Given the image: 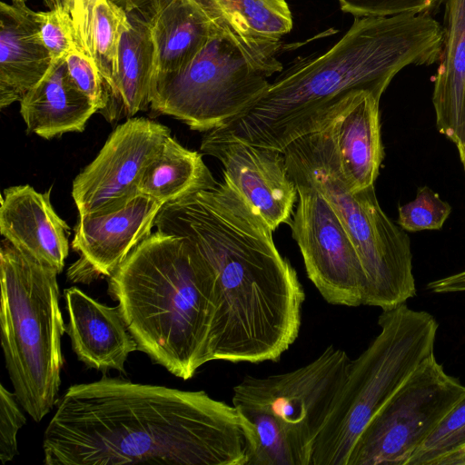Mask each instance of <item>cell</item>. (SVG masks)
Returning <instances> with one entry per match:
<instances>
[{
	"mask_svg": "<svg viewBox=\"0 0 465 465\" xmlns=\"http://www.w3.org/2000/svg\"><path fill=\"white\" fill-rule=\"evenodd\" d=\"M154 226L183 237L213 276L212 361H278L299 335L305 293L263 219L223 180L163 204Z\"/></svg>",
	"mask_w": 465,
	"mask_h": 465,
	"instance_id": "6da1fadb",
	"label": "cell"
},
{
	"mask_svg": "<svg viewBox=\"0 0 465 465\" xmlns=\"http://www.w3.org/2000/svg\"><path fill=\"white\" fill-rule=\"evenodd\" d=\"M46 465H246L238 411L203 391L103 377L58 398Z\"/></svg>",
	"mask_w": 465,
	"mask_h": 465,
	"instance_id": "7a4b0ae2",
	"label": "cell"
},
{
	"mask_svg": "<svg viewBox=\"0 0 465 465\" xmlns=\"http://www.w3.org/2000/svg\"><path fill=\"white\" fill-rule=\"evenodd\" d=\"M443 27L429 14L354 17L329 50L282 72L252 104L203 136L283 152L324 129L355 91L381 97L404 67L438 62Z\"/></svg>",
	"mask_w": 465,
	"mask_h": 465,
	"instance_id": "3957f363",
	"label": "cell"
},
{
	"mask_svg": "<svg viewBox=\"0 0 465 465\" xmlns=\"http://www.w3.org/2000/svg\"><path fill=\"white\" fill-rule=\"evenodd\" d=\"M138 350L184 381L212 361L213 276L186 241L156 231L109 277Z\"/></svg>",
	"mask_w": 465,
	"mask_h": 465,
	"instance_id": "277c9868",
	"label": "cell"
},
{
	"mask_svg": "<svg viewBox=\"0 0 465 465\" xmlns=\"http://www.w3.org/2000/svg\"><path fill=\"white\" fill-rule=\"evenodd\" d=\"M1 342L14 393L38 422L55 406L65 325L55 270L4 239L0 249Z\"/></svg>",
	"mask_w": 465,
	"mask_h": 465,
	"instance_id": "5b68a950",
	"label": "cell"
},
{
	"mask_svg": "<svg viewBox=\"0 0 465 465\" xmlns=\"http://www.w3.org/2000/svg\"><path fill=\"white\" fill-rule=\"evenodd\" d=\"M282 153L287 168L314 186L341 220L366 275L363 305L389 310L415 296L408 234L383 212L374 185L348 188L328 128L295 140Z\"/></svg>",
	"mask_w": 465,
	"mask_h": 465,
	"instance_id": "8992f818",
	"label": "cell"
},
{
	"mask_svg": "<svg viewBox=\"0 0 465 465\" xmlns=\"http://www.w3.org/2000/svg\"><path fill=\"white\" fill-rule=\"evenodd\" d=\"M379 334L351 360L343 386L316 438L310 465H348L371 418L434 355L438 322L406 303L383 310Z\"/></svg>",
	"mask_w": 465,
	"mask_h": 465,
	"instance_id": "52a82bcc",
	"label": "cell"
},
{
	"mask_svg": "<svg viewBox=\"0 0 465 465\" xmlns=\"http://www.w3.org/2000/svg\"><path fill=\"white\" fill-rule=\"evenodd\" d=\"M268 78L228 39L215 35L183 69L153 83L150 107L192 130L210 132L256 101L268 88Z\"/></svg>",
	"mask_w": 465,
	"mask_h": 465,
	"instance_id": "ba28073f",
	"label": "cell"
},
{
	"mask_svg": "<svg viewBox=\"0 0 465 465\" xmlns=\"http://www.w3.org/2000/svg\"><path fill=\"white\" fill-rule=\"evenodd\" d=\"M464 393L465 385L431 356L371 418L348 465H408Z\"/></svg>",
	"mask_w": 465,
	"mask_h": 465,
	"instance_id": "9c48e42d",
	"label": "cell"
},
{
	"mask_svg": "<svg viewBox=\"0 0 465 465\" xmlns=\"http://www.w3.org/2000/svg\"><path fill=\"white\" fill-rule=\"evenodd\" d=\"M351 360L329 345L294 371L266 377L245 376L233 387L232 405L260 409L285 429L300 465H310L313 443L346 380Z\"/></svg>",
	"mask_w": 465,
	"mask_h": 465,
	"instance_id": "30bf717a",
	"label": "cell"
},
{
	"mask_svg": "<svg viewBox=\"0 0 465 465\" xmlns=\"http://www.w3.org/2000/svg\"><path fill=\"white\" fill-rule=\"evenodd\" d=\"M298 191L289 222L308 278L330 304L363 305L366 275L351 237L327 199L304 177L287 168Z\"/></svg>",
	"mask_w": 465,
	"mask_h": 465,
	"instance_id": "8fae6325",
	"label": "cell"
},
{
	"mask_svg": "<svg viewBox=\"0 0 465 465\" xmlns=\"http://www.w3.org/2000/svg\"><path fill=\"white\" fill-rule=\"evenodd\" d=\"M168 136L167 126L143 117H132L116 126L73 182L78 215L110 213L139 195L143 173Z\"/></svg>",
	"mask_w": 465,
	"mask_h": 465,
	"instance_id": "7c38bea8",
	"label": "cell"
},
{
	"mask_svg": "<svg viewBox=\"0 0 465 465\" xmlns=\"http://www.w3.org/2000/svg\"><path fill=\"white\" fill-rule=\"evenodd\" d=\"M200 150L217 158L223 166V180L274 232L289 223L298 200L283 153L239 141L203 139Z\"/></svg>",
	"mask_w": 465,
	"mask_h": 465,
	"instance_id": "4fadbf2b",
	"label": "cell"
},
{
	"mask_svg": "<svg viewBox=\"0 0 465 465\" xmlns=\"http://www.w3.org/2000/svg\"><path fill=\"white\" fill-rule=\"evenodd\" d=\"M163 204L139 194L105 214L78 215L72 242L80 258L67 272L74 282L110 277L130 252L151 233Z\"/></svg>",
	"mask_w": 465,
	"mask_h": 465,
	"instance_id": "5bb4252c",
	"label": "cell"
},
{
	"mask_svg": "<svg viewBox=\"0 0 465 465\" xmlns=\"http://www.w3.org/2000/svg\"><path fill=\"white\" fill-rule=\"evenodd\" d=\"M215 31L267 77L282 70L276 55L293 21L286 0H193Z\"/></svg>",
	"mask_w": 465,
	"mask_h": 465,
	"instance_id": "9a60e30c",
	"label": "cell"
},
{
	"mask_svg": "<svg viewBox=\"0 0 465 465\" xmlns=\"http://www.w3.org/2000/svg\"><path fill=\"white\" fill-rule=\"evenodd\" d=\"M50 193L28 184L5 189L0 231L18 250L60 273L69 252L70 227L54 210Z\"/></svg>",
	"mask_w": 465,
	"mask_h": 465,
	"instance_id": "2e32d148",
	"label": "cell"
},
{
	"mask_svg": "<svg viewBox=\"0 0 465 465\" xmlns=\"http://www.w3.org/2000/svg\"><path fill=\"white\" fill-rule=\"evenodd\" d=\"M65 331L79 361L97 371L124 372L128 355L138 350L119 305L110 307L74 286L64 290Z\"/></svg>",
	"mask_w": 465,
	"mask_h": 465,
	"instance_id": "e0dca14e",
	"label": "cell"
},
{
	"mask_svg": "<svg viewBox=\"0 0 465 465\" xmlns=\"http://www.w3.org/2000/svg\"><path fill=\"white\" fill-rule=\"evenodd\" d=\"M380 100L372 92L355 91L326 126L351 191L374 185L379 175L384 158Z\"/></svg>",
	"mask_w": 465,
	"mask_h": 465,
	"instance_id": "ac0fdd59",
	"label": "cell"
},
{
	"mask_svg": "<svg viewBox=\"0 0 465 465\" xmlns=\"http://www.w3.org/2000/svg\"><path fill=\"white\" fill-rule=\"evenodd\" d=\"M52 58L39 35L35 11L26 3H0V107L31 90L45 74Z\"/></svg>",
	"mask_w": 465,
	"mask_h": 465,
	"instance_id": "d6986e66",
	"label": "cell"
},
{
	"mask_svg": "<svg viewBox=\"0 0 465 465\" xmlns=\"http://www.w3.org/2000/svg\"><path fill=\"white\" fill-rule=\"evenodd\" d=\"M19 102L27 132L45 139L83 132L98 111L72 81L64 58L53 61L43 78Z\"/></svg>",
	"mask_w": 465,
	"mask_h": 465,
	"instance_id": "ffe728a7",
	"label": "cell"
},
{
	"mask_svg": "<svg viewBox=\"0 0 465 465\" xmlns=\"http://www.w3.org/2000/svg\"><path fill=\"white\" fill-rule=\"evenodd\" d=\"M439 61L432 93L436 127L459 153L465 146V0H445Z\"/></svg>",
	"mask_w": 465,
	"mask_h": 465,
	"instance_id": "44dd1931",
	"label": "cell"
},
{
	"mask_svg": "<svg viewBox=\"0 0 465 465\" xmlns=\"http://www.w3.org/2000/svg\"><path fill=\"white\" fill-rule=\"evenodd\" d=\"M143 19L156 48L153 84L183 69L211 37L219 35L193 0H153Z\"/></svg>",
	"mask_w": 465,
	"mask_h": 465,
	"instance_id": "7402d4cb",
	"label": "cell"
},
{
	"mask_svg": "<svg viewBox=\"0 0 465 465\" xmlns=\"http://www.w3.org/2000/svg\"><path fill=\"white\" fill-rule=\"evenodd\" d=\"M131 26L122 36L114 87L100 113L113 123L129 119L151 104L156 48L149 24L129 13Z\"/></svg>",
	"mask_w": 465,
	"mask_h": 465,
	"instance_id": "603a6c76",
	"label": "cell"
},
{
	"mask_svg": "<svg viewBox=\"0 0 465 465\" xmlns=\"http://www.w3.org/2000/svg\"><path fill=\"white\" fill-rule=\"evenodd\" d=\"M216 183L202 155L186 149L170 135L146 167L138 193L163 205L210 188Z\"/></svg>",
	"mask_w": 465,
	"mask_h": 465,
	"instance_id": "cb8c5ba5",
	"label": "cell"
},
{
	"mask_svg": "<svg viewBox=\"0 0 465 465\" xmlns=\"http://www.w3.org/2000/svg\"><path fill=\"white\" fill-rule=\"evenodd\" d=\"M235 408L245 440L246 465H300L285 429L273 415L255 408Z\"/></svg>",
	"mask_w": 465,
	"mask_h": 465,
	"instance_id": "d4e9b609",
	"label": "cell"
},
{
	"mask_svg": "<svg viewBox=\"0 0 465 465\" xmlns=\"http://www.w3.org/2000/svg\"><path fill=\"white\" fill-rule=\"evenodd\" d=\"M131 26L128 13L111 0H97L93 12L94 60L108 95L118 74L122 36Z\"/></svg>",
	"mask_w": 465,
	"mask_h": 465,
	"instance_id": "484cf974",
	"label": "cell"
},
{
	"mask_svg": "<svg viewBox=\"0 0 465 465\" xmlns=\"http://www.w3.org/2000/svg\"><path fill=\"white\" fill-rule=\"evenodd\" d=\"M465 448V393L413 454L408 465H441Z\"/></svg>",
	"mask_w": 465,
	"mask_h": 465,
	"instance_id": "4316f807",
	"label": "cell"
},
{
	"mask_svg": "<svg viewBox=\"0 0 465 465\" xmlns=\"http://www.w3.org/2000/svg\"><path fill=\"white\" fill-rule=\"evenodd\" d=\"M450 204L429 186H420L416 197L398 207L397 224L407 232L442 228L451 213Z\"/></svg>",
	"mask_w": 465,
	"mask_h": 465,
	"instance_id": "83f0119b",
	"label": "cell"
},
{
	"mask_svg": "<svg viewBox=\"0 0 465 465\" xmlns=\"http://www.w3.org/2000/svg\"><path fill=\"white\" fill-rule=\"evenodd\" d=\"M39 35L52 61L65 58L77 45L70 11L58 5L35 12Z\"/></svg>",
	"mask_w": 465,
	"mask_h": 465,
	"instance_id": "f1b7e54d",
	"label": "cell"
},
{
	"mask_svg": "<svg viewBox=\"0 0 465 465\" xmlns=\"http://www.w3.org/2000/svg\"><path fill=\"white\" fill-rule=\"evenodd\" d=\"M341 9L354 17L429 14L445 0H338Z\"/></svg>",
	"mask_w": 465,
	"mask_h": 465,
	"instance_id": "f546056e",
	"label": "cell"
},
{
	"mask_svg": "<svg viewBox=\"0 0 465 465\" xmlns=\"http://www.w3.org/2000/svg\"><path fill=\"white\" fill-rule=\"evenodd\" d=\"M68 74L76 87L101 111L106 104V93L94 61L78 46L64 58Z\"/></svg>",
	"mask_w": 465,
	"mask_h": 465,
	"instance_id": "4dcf8cb0",
	"label": "cell"
},
{
	"mask_svg": "<svg viewBox=\"0 0 465 465\" xmlns=\"http://www.w3.org/2000/svg\"><path fill=\"white\" fill-rule=\"evenodd\" d=\"M15 393L0 385V460L2 464L14 460L17 455V433L25 424Z\"/></svg>",
	"mask_w": 465,
	"mask_h": 465,
	"instance_id": "1f68e13d",
	"label": "cell"
},
{
	"mask_svg": "<svg viewBox=\"0 0 465 465\" xmlns=\"http://www.w3.org/2000/svg\"><path fill=\"white\" fill-rule=\"evenodd\" d=\"M96 2L97 0H73L71 10L76 44L93 60V12Z\"/></svg>",
	"mask_w": 465,
	"mask_h": 465,
	"instance_id": "d6a6232c",
	"label": "cell"
},
{
	"mask_svg": "<svg viewBox=\"0 0 465 465\" xmlns=\"http://www.w3.org/2000/svg\"><path fill=\"white\" fill-rule=\"evenodd\" d=\"M427 289L434 293H451L465 292V270L430 282Z\"/></svg>",
	"mask_w": 465,
	"mask_h": 465,
	"instance_id": "836d02e7",
	"label": "cell"
},
{
	"mask_svg": "<svg viewBox=\"0 0 465 465\" xmlns=\"http://www.w3.org/2000/svg\"><path fill=\"white\" fill-rule=\"evenodd\" d=\"M126 13H136L143 18L147 15L153 0H111Z\"/></svg>",
	"mask_w": 465,
	"mask_h": 465,
	"instance_id": "e575fe53",
	"label": "cell"
},
{
	"mask_svg": "<svg viewBox=\"0 0 465 465\" xmlns=\"http://www.w3.org/2000/svg\"><path fill=\"white\" fill-rule=\"evenodd\" d=\"M459 156H460L463 170L465 172V146L460 152H459Z\"/></svg>",
	"mask_w": 465,
	"mask_h": 465,
	"instance_id": "d590c367",
	"label": "cell"
},
{
	"mask_svg": "<svg viewBox=\"0 0 465 465\" xmlns=\"http://www.w3.org/2000/svg\"><path fill=\"white\" fill-rule=\"evenodd\" d=\"M460 451H465V448H463L461 450H460L459 452ZM457 453V452H456ZM455 454V453H454ZM453 455V454H452ZM451 456V455H450ZM446 460V459H445ZM442 463V462H441Z\"/></svg>",
	"mask_w": 465,
	"mask_h": 465,
	"instance_id": "8d00e7d4",
	"label": "cell"
}]
</instances>
